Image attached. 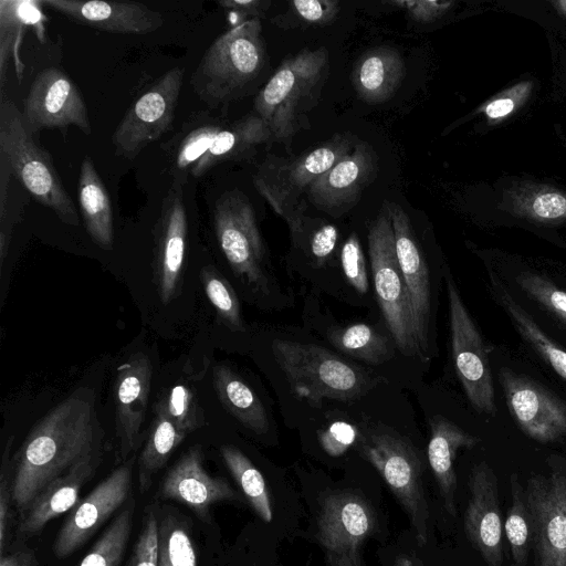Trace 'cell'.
Returning <instances> with one entry per match:
<instances>
[{
  "mask_svg": "<svg viewBox=\"0 0 566 566\" xmlns=\"http://www.w3.org/2000/svg\"><path fill=\"white\" fill-rule=\"evenodd\" d=\"M127 566H158V516L147 506L143 526Z\"/></svg>",
  "mask_w": 566,
  "mask_h": 566,
  "instance_id": "b9f144b4",
  "label": "cell"
},
{
  "mask_svg": "<svg viewBox=\"0 0 566 566\" xmlns=\"http://www.w3.org/2000/svg\"><path fill=\"white\" fill-rule=\"evenodd\" d=\"M13 443V436L9 437L4 446L1 471H0V556L4 554L7 535L10 524V505L12 491L9 478L10 451Z\"/></svg>",
  "mask_w": 566,
  "mask_h": 566,
  "instance_id": "bcb514c9",
  "label": "cell"
},
{
  "mask_svg": "<svg viewBox=\"0 0 566 566\" xmlns=\"http://www.w3.org/2000/svg\"><path fill=\"white\" fill-rule=\"evenodd\" d=\"M28 129L15 104L1 94L0 156L14 179L40 205L52 210L69 226L80 224L73 200L64 188L51 156L41 148Z\"/></svg>",
  "mask_w": 566,
  "mask_h": 566,
  "instance_id": "277c9868",
  "label": "cell"
},
{
  "mask_svg": "<svg viewBox=\"0 0 566 566\" xmlns=\"http://www.w3.org/2000/svg\"><path fill=\"white\" fill-rule=\"evenodd\" d=\"M375 525V514L360 495L333 491L323 496L316 518V538L328 566H365L361 549Z\"/></svg>",
  "mask_w": 566,
  "mask_h": 566,
  "instance_id": "4fadbf2b",
  "label": "cell"
},
{
  "mask_svg": "<svg viewBox=\"0 0 566 566\" xmlns=\"http://www.w3.org/2000/svg\"><path fill=\"white\" fill-rule=\"evenodd\" d=\"M39 4L77 23L120 34H147L159 29L163 15L132 1L41 0Z\"/></svg>",
  "mask_w": 566,
  "mask_h": 566,
  "instance_id": "603a6c76",
  "label": "cell"
},
{
  "mask_svg": "<svg viewBox=\"0 0 566 566\" xmlns=\"http://www.w3.org/2000/svg\"><path fill=\"white\" fill-rule=\"evenodd\" d=\"M469 489L465 533L489 566H502V518L497 480L485 461L473 467Z\"/></svg>",
  "mask_w": 566,
  "mask_h": 566,
  "instance_id": "44dd1931",
  "label": "cell"
},
{
  "mask_svg": "<svg viewBox=\"0 0 566 566\" xmlns=\"http://www.w3.org/2000/svg\"><path fill=\"white\" fill-rule=\"evenodd\" d=\"M223 127L208 114L196 116L185 124L170 157L172 178L187 179Z\"/></svg>",
  "mask_w": 566,
  "mask_h": 566,
  "instance_id": "836d02e7",
  "label": "cell"
},
{
  "mask_svg": "<svg viewBox=\"0 0 566 566\" xmlns=\"http://www.w3.org/2000/svg\"><path fill=\"white\" fill-rule=\"evenodd\" d=\"M356 143L335 135L322 146L295 158L269 156L253 176V185L273 210L287 223L298 242L304 229L303 196L313 182L352 151Z\"/></svg>",
  "mask_w": 566,
  "mask_h": 566,
  "instance_id": "5b68a950",
  "label": "cell"
},
{
  "mask_svg": "<svg viewBox=\"0 0 566 566\" xmlns=\"http://www.w3.org/2000/svg\"><path fill=\"white\" fill-rule=\"evenodd\" d=\"M357 437V428L345 421H335L318 433L322 448L331 457H339L345 453Z\"/></svg>",
  "mask_w": 566,
  "mask_h": 566,
  "instance_id": "7dc6e473",
  "label": "cell"
},
{
  "mask_svg": "<svg viewBox=\"0 0 566 566\" xmlns=\"http://www.w3.org/2000/svg\"><path fill=\"white\" fill-rule=\"evenodd\" d=\"M98 454L90 455L65 474L51 482L20 517L17 539L25 541L39 534L57 516L71 512L81 501V491L98 465Z\"/></svg>",
  "mask_w": 566,
  "mask_h": 566,
  "instance_id": "d4e9b609",
  "label": "cell"
},
{
  "mask_svg": "<svg viewBox=\"0 0 566 566\" xmlns=\"http://www.w3.org/2000/svg\"><path fill=\"white\" fill-rule=\"evenodd\" d=\"M510 484L512 504L505 520V535L511 549L512 566H526L532 530L524 488L515 473L511 475Z\"/></svg>",
  "mask_w": 566,
  "mask_h": 566,
  "instance_id": "f35d334b",
  "label": "cell"
},
{
  "mask_svg": "<svg viewBox=\"0 0 566 566\" xmlns=\"http://www.w3.org/2000/svg\"><path fill=\"white\" fill-rule=\"evenodd\" d=\"M340 262L348 283L358 293L365 294L368 291L369 283L365 256L359 238L356 233H352L345 241L342 249Z\"/></svg>",
  "mask_w": 566,
  "mask_h": 566,
  "instance_id": "ee69618b",
  "label": "cell"
},
{
  "mask_svg": "<svg viewBox=\"0 0 566 566\" xmlns=\"http://www.w3.org/2000/svg\"><path fill=\"white\" fill-rule=\"evenodd\" d=\"M13 176L6 159L0 156V262L4 263L9 249L13 224L18 217L11 203V180Z\"/></svg>",
  "mask_w": 566,
  "mask_h": 566,
  "instance_id": "7bdbcfd3",
  "label": "cell"
},
{
  "mask_svg": "<svg viewBox=\"0 0 566 566\" xmlns=\"http://www.w3.org/2000/svg\"><path fill=\"white\" fill-rule=\"evenodd\" d=\"M361 454L378 470L409 516L419 545L428 539L429 511L421 480V462L401 437L376 431L363 437Z\"/></svg>",
  "mask_w": 566,
  "mask_h": 566,
  "instance_id": "30bf717a",
  "label": "cell"
},
{
  "mask_svg": "<svg viewBox=\"0 0 566 566\" xmlns=\"http://www.w3.org/2000/svg\"><path fill=\"white\" fill-rule=\"evenodd\" d=\"M171 421L186 434L202 426L196 395L184 384H177L159 400Z\"/></svg>",
  "mask_w": 566,
  "mask_h": 566,
  "instance_id": "60d3db41",
  "label": "cell"
},
{
  "mask_svg": "<svg viewBox=\"0 0 566 566\" xmlns=\"http://www.w3.org/2000/svg\"><path fill=\"white\" fill-rule=\"evenodd\" d=\"M497 380L510 415L524 434L539 443L566 440V400L510 367L499 369Z\"/></svg>",
  "mask_w": 566,
  "mask_h": 566,
  "instance_id": "9a60e30c",
  "label": "cell"
},
{
  "mask_svg": "<svg viewBox=\"0 0 566 566\" xmlns=\"http://www.w3.org/2000/svg\"><path fill=\"white\" fill-rule=\"evenodd\" d=\"M329 339L340 352L369 364H380L389 355L387 338L364 323L332 331Z\"/></svg>",
  "mask_w": 566,
  "mask_h": 566,
  "instance_id": "74e56055",
  "label": "cell"
},
{
  "mask_svg": "<svg viewBox=\"0 0 566 566\" xmlns=\"http://www.w3.org/2000/svg\"><path fill=\"white\" fill-rule=\"evenodd\" d=\"M158 566H198L189 528L172 512L158 518Z\"/></svg>",
  "mask_w": 566,
  "mask_h": 566,
  "instance_id": "8d00e7d4",
  "label": "cell"
},
{
  "mask_svg": "<svg viewBox=\"0 0 566 566\" xmlns=\"http://www.w3.org/2000/svg\"><path fill=\"white\" fill-rule=\"evenodd\" d=\"M272 353L293 392L313 406L323 399L352 400L368 389L361 370L321 346L275 339Z\"/></svg>",
  "mask_w": 566,
  "mask_h": 566,
  "instance_id": "8992f818",
  "label": "cell"
},
{
  "mask_svg": "<svg viewBox=\"0 0 566 566\" xmlns=\"http://www.w3.org/2000/svg\"><path fill=\"white\" fill-rule=\"evenodd\" d=\"M291 4L298 18L315 24L331 22L339 10L338 1L334 0H295Z\"/></svg>",
  "mask_w": 566,
  "mask_h": 566,
  "instance_id": "c3c4849f",
  "label": "cell"
},
{
  "mask_svg": "<svg viewBox=\"0 0 566 566\" xmlns=\"http://www.w3.org/2000/svg\"><path fill=\"white\" fill-rule=\"evenodd\" d=\"M134 462L135 457L112 471L69 513L53 544L57 558L75 553L126 504L130 497Z\"/></svg>",
  "mask_w": 566,
  "mask_h": 566,
  "instance_id": "2e32d148",
  "label": "cell"
},
{
  "mask_svg": "<svg viewBox=\"0 0 566 566\" xmlns=\"http://www.w3.org/2000/svg\"><path fill=\"white\" fill-rule=\"evenodd\" d=\"M213 228L234 274L261 293H269L265 248L254 209L240 190L221 195L213 207Z\"/></svg>",
  "mask_w": 566,
  "mask_h": 566,
  "instance_id": "8fae6325",
  "label": "cell"
},
{
  "mask_svg": "<svg viewBox=\"0 0 566 566\" xmlns=\"http://www.w3.org/2000/svg\"><path fill=\"white\" fill-rule=\"evenodd\" d=\"M0 566H38L34 552L28 547L0 556Z\"/></svg>",
  "mask_w": 566,
  "mask_h": 566,
  "instance_id": "f5cc1de1",
  "label": "cell"
},
{
  "mask_svg": "<svg viewBox=\"0 0 566 566\" xmlns=\"http://www.w3.org/2000/svg\"><path fill=\"white\" fill-rule=\"evenodd\" d=\"M480 439L442 416L430 420V440L428 460L438 483L444 507L449 514L455 515L457 475L454 461L460 449H472Z\"/></svg>",
  "mask_w": 566,
  "mask_h": 566,
  "instance_id": "4316f807",
  "label": "cell"
},
{
  "mask_svg": "<svg viewBox=\"0 0 566 566\" xmlns=\"http://www.w3.org/2000/svg\"><path fill=\"white\" fill-rule=\"evenodd\" d=\"M394 566H420L419 563L406 555L399 556Z\"/></svg>",
  "mask_w": 566,
  "mask_h": 566,
  "instance_id": "db71d44e",
  "label": "cell"
},
{
  "mask_svg": "<svg viewBox=\"0 0 566 566\" xmlns=\"http://www.w3.org/2000/svg\"><path fill=\"white\" fill-rule=\"evenodd\" d=\"M265 48L260 18H250L220 34L202 55L190 84L211 107L243 93L262 71Z\"/></svg>",
  "mask_w": 566,
  "mask_h": 566,
  "instance_id": "3957f363",
  "label": "cell"
},
{
  "mask_svg": "<svg viewBox=\"0 0 566 566\" xmlns=\"http://www.w3.org/2000/svg\"><path fill=\"white\" fill-rule=\"evenodd\" d=\"M218 4L224 10L240 13L243 17L259 18L265 2L260 0H222L218 1Z\"/></svg>",
  "mask_w": 566,
  "mask_h": 566,
  "instance_id": "816d5d0a",
  "label": "cell"
},
{
  "mask_svg": "<svg viewBox=\"0 0 566 566\" xmlns=\"http://www.w3.org/2000/svg\"><path fill=\"white\" fill-rule=\"evenodd\" d=\"M159 496L188 506L207 521L212 505L239 499V494L223 479L210 475L203 465L200 447H192L166 473Z\"/></svg>",
  "mask_w": 566,
  "mask_h": 566,
  "instance_id": "ffe728a7",
  "label": "cell"
},
{
  "mask_svg": "<svg viewBox=\"0 0 566 566\" xmlns=\"http://www.w3.org/2000/svg\"><path fill=\"white\" fill-rule=\"evenodd\" d=\"M153 366L144 353H136L118 366L114 385L116 433L119 441V457L127 459L135 451L139 431L145 420Z\"/></svg>",
  "mask_w": 566,
  "mask_h": 566,
  "instance_id": "7402d4cb",
  "label": "cell"
},
{
  "mask_svg": "<svg viewBox=\"0 0 566 566\" xmlns=\"http://www.w3.org/2000/svg\"><path fill=\"white\" fill-rule=\"evenodd\" d=\"M22 116L30 133L75 126L92 133L88 111L74 82L60 69L41 71L24 98Z\"/></svg>",
  "mask_w": 566,
  "mask_h": 566,
  "instance_id": "e0dca14e",
  "label": "cell"
},
{
  "mask_svg": "<svg viewBox=\"0 0 566 566\" xmlns=\"http://www.w3.org/2000/svg\"><path fill=\"white\" fill-rule=\"evenodd\" d=\"M187 179L172 178L154 228L155 273L158 294L169 303L176 294L181 276L188 237V219L184 199Z\"/></svg>",
  "mask_w": 566,
  "mask_h": 566,
  "instance_id": "ac0fdd59",
  "label": "cell"
},
{
  "mask_svg": "<svg viewBox=\"0 0 566 566\" xmlns=\"http://www.w3.org/2000/svg\"><path fill=\"white\" fill-rule=\"evenodd\" d=\"M103 431L95 396L81 388L52 408L24 439L11 480L20 517L40 493L83 459L98 454Z\"/></svg>",
  "mask_w": 566,
  "mask_h": 566,
  "instance_id": "6da1fadb",
  "label": "cell"
},
{
  "mask_svg": "<svg viewBox=\"0 0 566 566\" xmlns=\"http://www.w3.org/2000/svg\"><path fill=\"white\" fill-rule=\"evenodd\" d=\"M77 200L85 229L93 242L103 250H112L114 220L109 196L92 158L84 156L77 182Z\"/></svg>",
  "mask_w": 566,
  "mask_h": 566,
  "instance_id": "83f0119b",
  "label": "cell"
},
{
  "mask_svg": "<svg viewBox=\"0 0 566 566\" xmlns=\"http://www.w3.org/2000/svg\"><path fill=\"white\" fill-rule=\"evenodd\" d=\"M405 76L400 53L388 46L367 51L357 61L353 83L358 96L368 103L387 101L397 91Z\"/></svg>",
  "mask_w": 566,
  "mask_h": 566,
  "instance_id": "f1b7e54d",
  "label": "cell"
},
{
  "mask_svg": "<svg viewBox=\"0 0 566 566\" xmlns=\"http://www.w3.org/2000/svg\"><path fill=\"white\" fill-rule=\"evenodd\" d=\"M532 82L524 81L515 84L501 95L489 101L481 107V112L489 122H500L512 114L531 94Z\"/></svg>",
  "mask_w": 566,
  "mask_h": 566,
  "instance_id": "f6af8a7d",
  "label": "cell"
},
{
  "mask_svg": "<svg viewBox=\"0 0 566 566\" xmlns=\"http://www.w3.org/2000/svg\"><path fill=\"white\" fill-rule=\"evenodd\" d=\"M220 453L253 511L261 520L270 523L273 518L272 503L261 472L243 452L233 446H222Z\"/></svg>",
  "mask_w": 566,
  "mask_h": 566,
  "instance_id": "e575fe53",
  "label": "cell"
},
{
  "mask_svg": "<svg viewBox=\"0 0 566 566\" xmlns=\"http://www.w3.org/2000/svg\"><path fill=\"white\" fill-rule=\"evenodd\" d=\"M388 206L392 221L396 255L411 300L421 359L426 361L430 357V275L407 213L396 202H388Z\"/></svg>",
  "mask_w": 566,
  "mask_h": 566,
  "instance_id": "d6986e66",
  "label": "cell"
},
{
  "mask_svg": "<svg viewBox=\"0 0 566 566\" xmlns=\"http://www.w3.org/2000/svg\"><path fill=\"white\" fill-rule=\"evenodd\" d=\"M551 4L563 15L566 17V0L552 1Z\"/></svg>",
  "mask_w": 566,
  "mask_h": 566,
  "instance_id": "11a10c76",
  "label": "cell"
},
{
  "mask_svg": "<svg viewBox=\"0 0 566 566\" xmlns=\"http://www.w3.org/2000/svg\"><path fill=\"white\" fill-rule=\"evenodd\" d=\"M135 499L129 497L78 566H119L134 524Z\"/></svg>",
  "mask_w": 566,
  "mask_h": 566,
  "instance_id": "d590c367",
  "label": "cell"
},
{
  "mask_svg": "<svg viewBox=\"0 0 566 566\" xmlns=\"http://www.w3.org/2000/svg\"><path fill=\"white\" fill-rule=\"evenodd\" d=\"M377 174V157L365 143H356L349 154L319 176L308 190V200L333 213L354 203Z\"/></svg>",
  "mask_w": 566,
  "mask_h": 566,
  "instance_id": "cb8c5ba5",
  "label": "cell"
},
{
  "mask_svg": "<svg viewBox=\"0 0 566 566\" xmlns=\"http://www.w3.org/2000/svg\"><path fill=\"white\" fill-rule=\"evenodd\" d=\"M368 250L377 301L395 344L406 356L421 359L411 300L396 255L388 202H384L369 228Z\"/></svg>",
  "mask_w": 566,
  "mask_h": 566,
  "instance_id": "ba28073f",
  "label": "cell"
},
{
  "mask_svg": "<svg viewBox=\"0 0 566 566\" xmlns=\"http://www.w3.org/2000/svg\"><path fill=\"white\" fill-rule=\"evenodd\" d=\"M551 472L534 474L524 489L536 566H566V460L549 459Z\"/></svg>",
  "mask_w": 566,
  "mask_h": 566,
  "instance_id": "7c38bea8",
  "label": "cell"
},
{
  "mask_svg": "<svg viewBox=\"0 0 566 566\" xmlns=\"http://www.w3.org/2000/svg\"><path fill=\"white\" fill-rule=\"evenodd\" d=\"M536 324L566 348V268L506 256L486 263Z\"/></svg>",
  "mask_w": 566,
  "mask_h": 566,
  "instance_id": "52a82bcc",
  "label": "cell"
},
{
  "mask_svg": "<svg viewBox=\"0 0 566 566\" xmlns=\"http://www.w3.org/2000/svg\"><path fill=\"white\" fill-rule=\"evenodd\" d=\"M213 385L223 407L245 428L263 434L269 430L266 410L255 392L229 367L217 365Z\"/></svg>",
  "mask_w": 566,
  "mask_h": 566,
  "instance_id": "1f68e13d",
  "label": "cell"
},
{
  "mask_svg": "<svg viewBox=\"0 0 566 566\" xmlns=\"http://www.w3.org/2000/svg\"><path fill=\"white\" fill-rule=\"evenodd\" d=\"M187 437L167 415L163 403L155 406V419L138 459V481L142 493L148 491L154 475L166 464L171 453Z\"/></svg>",
  "mask_w": 566,
  "mask_h": 566,
  "instance_id": "d6a6232c",
  "label": "cell"
},
{
  "mask_svg": "<svg viewBox=\"0 0 566 566\" xmlns=\"http://www.w3.org/2000/svg\"><path fill=\"white\" fill-rule=\"evenodd\" d=\"M272 134L266 124L255 114H250L229 126L216 136L212 146L197 163L191 176L199 178L219 164L240 160L255 148L270 142Z\"/></svg>",
  "mask_w": 566,
  "mask_h": 566,
  "instance_id": "f546056e",
  "label": "cell"
},
{
  "mask_svg": "<svg viewBox=\"0 0 566 566\" xmlns=\"http://www.w3.org/2000/svg\"><path fill=\"white\" fill-rule=\"evenodd\" d=\"M337 241V229L333 224L319 228L311 239V253L319 262L325 261L334 251Z\"/></svg>",
  "mask_w": 566,
  "mask_h": 566,
  "instance_id": "f907efd6",
  "label": "cell"
},
{
  "mask_svg": "<svg viewBox=\"0 0 566 566\" xmlns=\"http://www.w3.org/2000/svg\"><path fill=\"white\" fill-rule=\"evenodd\" d=\"M450 319L451 352L457 376L475 411L496 416L494 380L488 346L464 305L452 275L444 274Z\"/></svg>",
  "mask_w": 566,
  "mask_h": 566,
  "instance_id": "9c48e42d",
  "label": "cell"
},
{
  "mask_svg": "<svg viewBox=\"0 0 566 566\" xmlns=\"http://www.w3.org/2000/svg\"><path fill=\"white\" fill-rule=\"evenodd\" d=\"M504 209L541 224L566 223V192L549 185L520 181L504 193Z\"/></svg>",
  "mask_w": 566,
  "mask_h": 566,
  "instance_id": "4dcf8cb0",
  "label": "cell"
},
{
  "mask_svg": "<svg viewBox=\"0 0 566 566\" xmlns=\"http://www.w3.org/2000/svg\"><path fill=\"white\" fill-rule=\"evenodd\" d=\"M182 78L184 69L174 67L132 104L112 136L118 155L134 159L168 132L175 117Z\"/></svg>",
  "mask_w": 566,
  "mask_h": 566,
  "instance_id": "5bb4252c",
  "label": "cell"
},
{
  "mask_svg": "<svg viewBox=\"0 0 566 566\" xmlns=\"http://www.w3.org/2000/svg\"><path fill=\"white\" fill-rule=\"evenodd\" d=\"M390 4L403 8L407 14L417 22H432L453 6L452 1H433V0H402L391 1Z\"/></svg>",
  "mask_w": 566,
  "mask_h": 566,
  "instance_id": "681fc988",
  "label": "cell"
},
{
  "mask_svg": "<svg viewBox=\"0 0 566 566\" xmlns=\"http://www.w3.org/2000/svg\"><path fill=\"white\" fill-rule=\"evenodd\" d=\"M486 287L491 298L505 314L523 345L566 385V348L546 334L499 279L489 271H486Z\"/></svg>",
  "mask_w": 566,
  "mask_h": 566,
  "instance_id": "484cf974",
  "label": "cell"
},
{
  "mask_svg": "<svg viewBox=\"0 0 566 566\" xmlns=\"http://www.w3.org/2000/svg\"><path fill=\"white\" fill-rule=\"evenodd\" d=\"M200 280L220 318L234 329H243L240 303L230 283L213 268H203Z\"/></svg>",
  "mask_w": 566,
  "mask_h": 566,
  "instance_id": "ab89813d",
  "label": "cell"
},
{
  "mask_svg": "<svg viewBox=\"0 0 566 566\" xmlns=\"http://www.w3.org/2000/svg\"><path fill=\"white\" fill-rule=\"evenodd\" d=\"M328 71L325 48L304 49L286 57L254 99V113L272 139L289 142L308 124L305 115L321 95Z\"/></svg>",
  "mask_w": 566,
  "mask_h": 566,
  "instance_id": "7a4b0ae2",
  "label": "cell"
}]
</instances>
